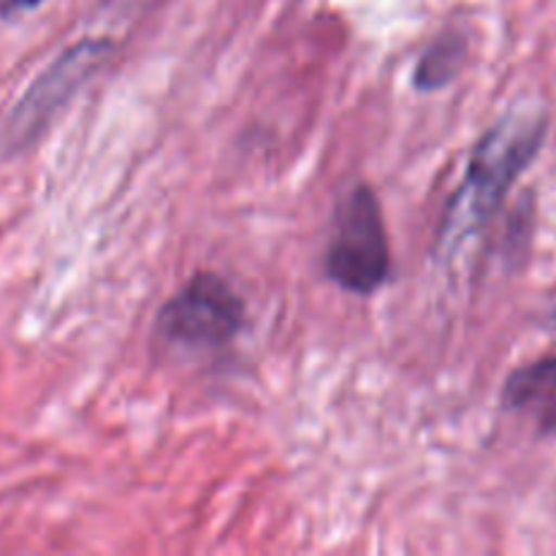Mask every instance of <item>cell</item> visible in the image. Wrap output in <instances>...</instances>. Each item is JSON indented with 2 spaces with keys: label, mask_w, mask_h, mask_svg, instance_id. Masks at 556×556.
<instances>
[{
  "label": "cell",
  "mask_w": 556,
  "mask_h": 556,
  "mask_svg": "<svg viewBox=\"0 0 556 556\" xmlns=\"http://www.w3.org/2000/svg\"><path fill=\"white\" fill-rule=\"evenodd\" d=\"M543 434H552V438H556V405L548 407L546 418H543Z\"/></svg>",
  "instance_id": "cell-8"
},
{
  "label": "cell",
  "mask_w": 556,
  "mask_h": 556,
  "mask_svg": "<svg viewBox=\"0 0 556 556\" xmlns=\"http://www.w3.org/2000/svg\"><path fill=\"white\" fill-rule=\"evenodd\" d=\"M38 3H43V0H0V16L16 14V11H30Z\"/></svg>",
  "instance_id": "cell-7"
},
{
  "label": "cell",
  "mask_w": 556,
  "mask_h": 556,
  "mask_svg": "<svg viewBox=\"0 0 556 556\" xmlns=\"http://www.w3.org/2000/svg\"><path fill=\"white\" fill-rule=\"evenodd\" d=\"M248 324L242 296L212 271H199L157 313V331L172 345L217 351L239 337Z\"/></svg>",
  "instance_id": "cell-3"
},
{
  "label": "cell",
  "mask_w": 556,
  "mask_h": 556,
  "mask_svg": "<svg viewBox=\"0 0 556 556\" xmlns=\"http://www.w3.org/2000/svg\"><path fill=\"white\" fill-rule=\"evenodd\" d=\"M389 271L383 210L369 185H356L337 206L334 237L326 250V275L342 291L372 296L389 280Z\"/></svg>",
  "instance_id": "cell-2"
},
{
  "label": "cell",
  "mask_w": 556,
  "mask_h": 556,
  "mask_svg": "<svg viewBox=\"0 0 556 556\" xmlns=\"http://www.w3.org/2000/svg\"><path fill=\"white\" fill-rule=\"evenodd\" d=\"M556 396V356L516 369L503 391V402L508 407H527L535 402H546Z\"/></svg>",
  "instance_id": "cell-6"
},
{
  "label": "cell",
  "mask_w": 556,
  "mask_h": 556,
  "mask_svg": "<svg viewBox=\"0 0 556 556\" xmlns=\"http://www.w3.org/2000/svg\"><path fill=\"white\" fill-rule=\"evenodd\" d=\"M548 134V117L535 103H521L497 119L476 144L459 190L440 226L438 255L451 258L489 217L500 210L508 190L532 166Z\"/></svg>",
  "instance_id": "cell-1"
},
{
  "label": "cell",
  "mask_w": 556,
  "mask_h": 556,
  "mask_svg": "<svg viewBox=\"0 0 556 556\" xmlns=\"http://www.w3.org/2000/svg\"><path fill=\"white\" fill-rule=\"evenodd\" d=\"M465 60L467 38L459 36V33H443V36L424 52V58L418 60L416 74H413V85L421 92L443 90L445 85L454 81V76L459 74Z\"/></svg>",
  "instance_id": "cell-5"
},
{
  "label": "cell",
  "mask_w": 556,
  "mask_h": 556,
  "mask_svg": "<svg viewBox=\"0 0 556 556\" xmlns=\"http://www.w3.org/2000/svg\"><path fill=\"white\" fill-rule=\"evenodd\" d=\"M112 52V43L103 38H85L74 47L65 49L20 98L11 114L5 117L0 130V147L9 155L27 150L36 144L38 136L49 128L54 114L76 96L81 85L103 65L106 54Z\"/></svg>",
  "instance_id": "cell-4"
}]
</instances>
